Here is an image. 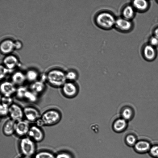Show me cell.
<instances>
[{
    "label": "cell",
    "instance_id": "cell-29",
    "mask_svg": "<svg viewBox=\"0 0 158 158\" xmlns=\"http://www.w3.org/2000/svg\"><path fill=\"white\" fill-rule=\"evenodd\" d=\"M66 77L67 81L74 82L77 79V75L76 72L70 70L66 73Z\"/></svg>",
    "mask_w": 158,
    "mask_h": 158
},
{
    "label": "cell",
    "instance_id": "cell-27",
    "mask_svg": "<svg viewBox=\"0 0 158 158\" xmlns=\"http://www.w3.org/2000/svg\"><path fill=\"white\" fill-rule=\"evenodd\" d=\"M148 153L152 157L158 158V144H152Z\"/></svg>",
    "mask_w": 158,
    "mask_h": 158
},
{
    "label": "cell",
    "instance_id": "cell-5",
    "mask_svg": "<svg viewBox=\"0 0 158 158\" xmlns=\"http://www.w3.org/2000/svg\"><path fill=\"white\" fill-rule=\"evenodd\" d=\"M61 87L63 94L68 98H73L78 93V87L74 82L67 81Z\"/></svg>",
    "mask_w": 158,
    "mask_h": 158
},
{
    "label": "cell",
    "instance_id": "cell-26",
    "mask_svg": "<svg viewBox=\"0 0 158 158\" xmlns=\"http://www.w3.org/2000/svg\"><path fill=\"white\" fill-rule=\"evenodd\" d=\"M28 90L27 87L23 85L18 87L15 94L16 97L19 99H24L25 94Z\"/></svg>",
    "mask_w": 158,
    "mask_h": 158
},
{
    "label": "cell",
    "instance_id": "cell-2",
    "mask_svg": "<svg viewBox=\"0 0 158 158\" xmlns=\"http://www.w3.org/2000/svg\"><path fill=\"white\" fill-rule=\"evenodd\" d=\"M45 76L47 82L54 87H61L67 81L66 73L59 69L51 70Z\"/></svg>",
    "mask_w": 158,
    "mask_h": 158
},
{
    "label": "cell",
    "instance_id": "cell-7",
    "mask_svg": "<svg viewBox=\"0 0 158 158\" xmlns=\"http://www.w3.org/2000/svg\"><path fill=\"white\" fill-rule=\"evenodd\" d=\"M114 27L120 31L127 32L133 29V24L131 20L121 17L116 19Z\"/></svg>",
    "mask_w": 158,
    "mask_h": 158
},
{
    "label": "cell",
    "instance_id": "cell-35",
    "mask_svg": "<svg viewBox=\"0 0 158 158\" xmlns=\"http://www.w3.org/2000/svg\"><path fill=\"white\" fill-rule=\"evenodd\" d=\"M22 44L20 42L17 41L14 42V48L16 49H19L22 47Z\"/></svg>",
    "mask_w": 158,
    "mask_h": 158
},
{
    "label": "cell",
    "instance_id": "cell-20",
    "mask_svg": "<svg viewBox=\"0 0 158 158\" xmlns=\"http://www.w3.org/2000/svg\"><path fill=\"white\" fill-rule=\"evenodd\" d=\"M45 88L44 82L42 80H38L32 83L30 87V90L38 95L43 92Z\"/></svg>",
    "mask_w": 158,
    "mask_h": 158
},
{
    "label": "cell",
    "instance_id": "cell-36",
    "mask_svg": "<svg viewBox=\"0 0 158 158\" xmlns=\"http://www.w3.org/2000/svg\"><path fill=\"white\" fill-rule=\"evenodd\" d=\"M153 35L158 38V27H156L154 30Z\"/></svg>",
    "mask_w": 158,
    "mask_h": 158
},
{
    "label": "cell",
    "instance_id": "cell-3",
    "mask_svg": "<svg viewBox=\"0 0 158 158\" xmlns=\"http://www.w3.org/2000/svg\"><path fill=\"white\" fill-rule=\"evenodd\" d=\"M116 19L114 15L107 11H103L96 16L95 21L99 27L104 30H109L114 27Z\"/></svg>",
    "mask_w": 158,
    "mask_h": 158
},
{
    "label": "cell",
    "instance_id": "cell-17",
    "mask_svg": "<svg viewBox=\"0 0 158 158\" xmlns=\"http://www.w3.org/2000/svg\"><path fill=\"white\" fill-rule=\"evenodd\" d=\"M3 65L10 70L15 69L17 66L18 61L16 57L13 55L6 56L3 60Z\"/></svg>",
    "mask_w": 158,
    "mask_h": 158
},
{
    "label": "cell",
    "instance_id": "cell-23",
    "mask_svg": "<svg viewBox=\"0 0 158 158\" xmlns=\"http://www.w3.org/2000/svg\"><path fill=\"white\" fill-rule=\"evenodd\" d=\"M134 114V110L132 108L127 106L125 107L121 111V117L128 121L133 118Z\"/></svg>",
    "mask_w": 158,
    "mask_h": 158
},
{
    "label": "cell",
    "instance_id": "cell-25",
    "mask_svg": "<svg viewBox=\"0 0 158 158\" xmlns=\"http://www.w3.org/2000/svg\"><path fill=\"white\" fill-rule=\"evenodd\" d=\"M38 95L31 90L28 89L26 93L24 99L30 102H35L37 100Z\"/></svg>",
    "mask_w": 158,
    "mask_h": 158
},
{
    "label": "cell",
    "instance_id": "cell-22",
    "mask_svg": "<svg viewBox=\"0 0 158 158\" xmlns=\"http://www.w3.org/2000/svg\"><path fill=\"white\" fill-rule=\"evenodd\" d=\"M27 81L33 83L37 80L39 77L38 72L33 69L28 70L25 73Z\"/></svg>",
    "mask_w": 158,
    "mask_h": 158
},
{
    "label": "cell",
    "instance_id": "cell-16",
    "mask_svg": "<svg viewBox=\"0 0 158 158\" xmlns=\"http://www.w3.org/2000/svg\"><path fill=\"white\" fill-rule=\"evenodd\" d=\"M131 5L136 11L140 12L146 11L148 10L150 3L148 1L144 0H135L132 1Z\"/></svg>",
    "mask_w": 158,
    "mask_h": 158
},
{
    "label": "cell",
    "instance_id": "cell-18",
    "mask_svg": "<svg viewBox=\"0 0 158 158\" xmlns=\"http://www.w3.org/2000/svg\"><path fill=\"white\" fill-rule=\"evenodd\" d=\"M135 10L131 4L127 5L122 10V17L127 19L132 20L135 16Z\"/></svg>",
    "mask_w": 158,
    "mask_h": 158
},
{
    "label": "cell",
    "instance_id": "cell-8",
    "mask_svg": "<svg viewBox=\"0 0 158 158\" xmlns=\"http://www.w3.org/2000/svg\"><path fill=\"white\" fill-rule=\"evenodd\" d=\"M8 115L10 118L16 122L21 120L24 117L23 109L13 103L10 106Z\"/></svg>",
    "mask_w": 158,
    "mask_h": 158
},
{
    "label": "cell",
    "instance_id": "cell-19",
    "mask_svg": "<svg viewBox=\"0 0 158 158\" xmlns=\"http://www.w3.org/2000/svg\"><path fill=\"white\" fill-rule=\"evenodd\" d=\"M14 48V42L10 40H5L1 43V51L3 54H9Z\"/></svg>",
    "mask_w": 158,
    "mask_h": 158
},
{
    "label": "cell",
    "instance_id": "cell-21",
    "mask_svg": "<svg viewBox=\"0 0 158 158\" xmlns=\"http://www.w3.org/2000/svg\"><path fill=\"white\" fill-rule=\"evenodd\" d=\"M127 126V121L121 117L114 121L113 127L115 131L119 132L124 130Z\"/></svg>",
    "mask_w": 158,
    "mask_h": 158
},
{
    "label": "cell",
    "instance_id": "cell-13",
    "mask_svg": "<svg viewBox=\"0 0 158 158\" xmlns=\"http://www.w3.org/2000/svg\"><path fill=\"white\" fill-rule=\"evenodd\" d=\"M151 145L152 144L148 140L141 139L138 140L133 147L136 152L144 154L148 153Z\"/></svg>",
    "mask_w": 158,
    "mask_h": 158
},
{
    "label": "cell",
    "instance_id": "cell-38",
    "mask_svg": "<svg viewBox=\"0 0 158 158\" xmlns=\"http://www.w3.org/2000/svg\"><path fill=\"white\" fill-rule=\"evenodd\" d=\"M156 2L158 3V0H157L156 1Z\"/></svg>",
    "mask_w": 158,
    "mask_h": 158
},
{
    "label": "cell",
    "instance_id": "cell-9",
    "mask_svg": "<svg viewBox=\"0 0 158 158\" xmlns=\"http://www.w3.org/2000/svg\"><path fill=\"white\" fill-rule=\"evenodd\" d=\"M17 88L11 81H5L2 82L0 85V92L2 96L12 97L15 94Z\"/></svg>",
    "mask_w": 158,
    "mask_h": 158
},
{
    "label": "cell",
    "instance_id": "cell-28",
    "mask_svg": "<svg viewBox=\"0 0 158 158\" xmlns=\"http://www.w3.org/2000/svg\"><path fill=\"white\" fill-rule=\"evenodd\" d=\"M9 105L6 104L1 103L0 106V114L1 117H5L9 114Z\"/></svg>",
    "mask_w": 158,
    "mask_h": 158
},
{
    "label": "cell",
    "instance_id": "cell-6",
    "mask_svg": "<svg viewBox=\"0 0 158 158\" xmlns=\"http://www.w3.org/2000/svg\"><path fill=\"white\" fill-rule=\"evenodd\" d=\"M23 110L24 116L29 122H36L41 116L39 110L34 107L26 106L23 108Z\"/></svg>",
    "mask_w": 158,
    "mask_h": 158
},
{
    "label": "cell",
    "instance_id": "cell-30",
    "mask_svg": "<svg viewBox=\"0 0 158 158\" xmlns=\"http://www.w3.org/2000/svg\"><path fill=\"white\" fill-rule=\"evenodd\" d=\"M138 140L136 136L133 134H130L127 136L126 141L127 143L130 146L134 147Z\"/></svg>",
    "mask_w": 158,
    "mask_h": 158
},
{
    "label": "cell",
    "instance_id": "cell-31",
    "mask_svg": "<svg viewBox=\"0 0 158 158\" xmlns=\"http://www.w3.org/2000/svg\"><path fill=\"white\" fill-rule=\"evenodd\" d=\"M10 70L7 69L3 65L0 66V80L4 79L8 74Z\"/></svg>",
    "mask_w": 158,
    "mask_h": 158
},
{
    "label": "cell",
    "instance_id": "cell-12",
    "mask_svg": "<svg viewBox=\"0 0 158 158\" xmlns=\"http://www.w3.org/2000/svg\"><path fill=\"white\" fill-rule=\"evenodd\" d=\"M157 52L156 48L149 44L145 45L142 49V55L144 59L148 61H152L156 58Z\"/></svg>",
    "mask_w": 158,
    "mask_h": 158
},
{
    "label": "cell",
    "instance_id": "cell-4",
    "mask_svg": "<svg viewBox=\"0 0 158 158\" xmlns=\"http://www.w3.org/2000/svg\"><path fill=\"white\" fill-rule=\"evenodd\" d=\"M36 142L27 136L21 138L19 143V151L22 156L32 157L36 153Z\"/></svg>",
    "mask_w": 158,
    "mask_h": 158
},
{
    "label": "cell",
    "instance_id": "cell-33",
    "mask_svg": "<svg viewBox=\"0 0 158 158\" xmlns=\"http://www.w3.org/2000/svg\"><path fill=\"white\" fill-rule=\"evenodd\" d=\"M12 97H6L2 96L1 98V103H2L10 106L13 103Z\"/></svg>",
    "mask_w": 158,
    "mask_h": 158
},
{
    "label": "cell",
    "instance_id": "cell-11",
    "mask_svg": "<svg viewBox=\"0 0 158 158\" xmlns=\"http://www.w3.org/2000/svg\"><path fill=\"white\" fill-rule=\"evenodd\" d=\"M31 126L29 122L22 120L16 122L15 133L21 138L27 136Z\"/></svg>",
    "mask_w": 158,
    "mask_h": 158
},
{
    "label": "cell",
    "instance_id": "cell-24",
    "mask_svg": "<svg viewBox=\"0 0 158 158\" xmlns=\"http://www.w3.org/2000/svg\"><path fill=\"white\" fill-rule=\"evenodd\" d=\"M56 155L47 150H42L36 152L33 158H55Z\"/></svg>",
    "mask_w": 158,
    "mask_h": 158
},
{
    "label": "cell",
    "instance_id": "cell-10",
    "mask_svg": "<svg viewBox=\"0 0 158 158\" xmlns=\"http://www.w3.org/2000/svg\"><path fill=\"white\" fill-rule=\"evenodd\" d=\"M27 136L36 143L42 141L44 137L43 131L36 125L31 126Z\"/></svg>",
    "mask_w": 158,
    "mask_h": 158
},
{
    "label": "cell",
    "instance_id": "cell-34",
    "mask_svg": "<svg viewBox=\"0 0 158 158\" xmlns=\"http://www.w3.org/2000/svg\"><path fill=\"white\" fill-rule=\"evenodd\" d=\"M149 44L155 48L158 47V38L154 35L152 36L149 39Z\"/></svg>",
    "mask_w": 158,
    "mask_h": 158
},
{
    "label": "cell",
    "instance_id": "cell-32",
    "mask_svg": "<svg viewBox=\"0 0 158 158\" xmlns=\"http://www.w3.org/2000/svg\"><path fill=\"white\" fill-rule=\"evenodd\" d=\"M55 158H72L71 155L65 151H60L56 154Z\"/></svg>",
    "mask_w": 158,
    "mask_h": 158
},
{
    "label": "cell",
    "instance_id": "cell-15",
    "mask_svg": "<svg viewBox=\"0 0 158 158\" xmlns=\"http://www.w3.org/2000/svg\"><path fill=\"white\" fill-rule=\"evenodd\" d=\"M11 81L16 86H22L26 81L25 73L20 71L13 73L11 76Z\"/></svg>",
    "mask_w": 158,
    "mask_h": 158
},
{
    "label": "cell",
    "instance_id": "cell-14",
    "mask_svg": "<svg viewBox=\"0 0 158 158\" xmlns=\"http://www.w3.org/2000/svg\"><path fill=\"white\" fill-rule=\"evenodd\" d=\"M16 122L10 118L4 123L2 127L3 134L6 136H10L15 133Z\"/></svg>",
    "mask_w": 158,
    "mask_h": 158
},
{
    "label": "cell",
    "instance_id": "cell-1",
    "mask_svg": "<svg viewBox=\"0 0 158 158\" xmlns=\"http://www.w3.org/2000/svg\"><path fill=\"white\" fill-rule=\"evenodd\" d=\"M61 118V113L58 110L54 109H49L42 114L36 122V125L40 127L44 126H52L58 123Z\"/></svg>",
    "mask_w": 158,
    "mask_h": 158
},
{
    "label": "cell",
    "instance_id": "cell-37",
    "mask_svg": "<svg viewBox=\"0 0 158 158\" xmlns=\"http://www.w3.org/2000/svg\"><path fill=\"white\" fill-rule=\"evenodd\" d=\"M19 158H33L32 157H28V156H22L21 157H19Z\"/></svg>",
    "mask_w": 158,
    "mask_h": 158
}]
</instances>
